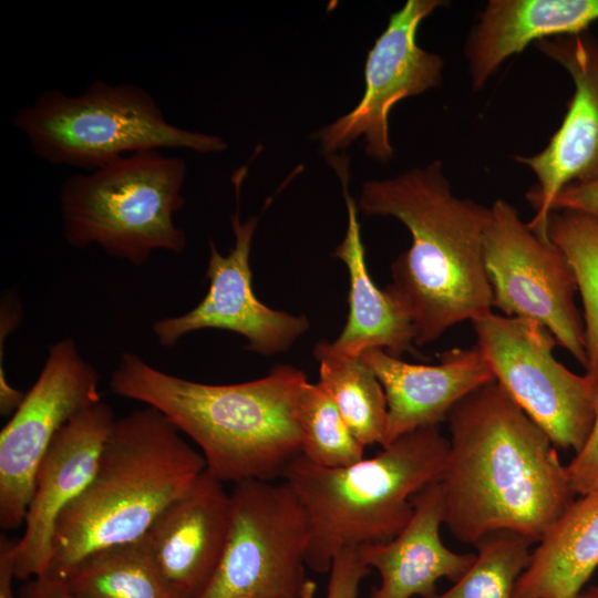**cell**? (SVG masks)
Segmentation results:
<instances>
[{"label": "cell", "instance_id": "obj_1", "mask_svg": "<svg viewBox=\"0 0 598 598\" xmlns=\"http://www.w3.org/2000/svg\"><path fill=\"white\" fill-rule=\"evenodd\" d=\"M446 421L440 484L450 533L473 545L495 530L538 543L575 496L549 436L495 380L461 400Z\"/></svg>", "mask_w": 598, "mask_h": 598}, {"label": "cell", "instance_id": "obj_2", "mask_svg": "<svg viewBox=\"0 0 598 598\" xmlns=\"http://www.w3.org/2000/svg\"><path fill=\"white\" fill-rule=\"evenodd\" d=\"M358 206L367 216L399 219L411 234L410 248L391 265L389 286L411 316L415 344L492 312L484 258L491 206L454 195L441 161L363 183Z\"/></svg>", "mask_w": 598, "mask_h": 598}, {"label": "cell", "instance_id": "obj_3", "mask_svg": "<svg viewBox=\"0 0 598 598\" xmlns=\"http://www.w3.org/2000/svg\"><path fill=\"white\" fill-rule=\"evenodd\" d=\"M306 374L276 365L261 379L205 384L163 372L125 352L110 389L164 413L200 448L206 471L224 482L274 481L301 455L297 396Z\"/></svg>", "mask_w": 598, "mask_h": 598}, {"label": "cell", "instance_id": "obj_4", "mask_svg": "<svg viewBox=\"0 0 598 598\" xmlns=\"http://www.w3.org/2000/svg\"><path fill=\"white\" fill-rule=\"evenodd\" d=\"M181 433L148 405L115 420L90 483L56 520L45 575L62 579L86 555L141 539L193 485L206 465Z\"/></svg>", "mask_w": 598, "mask_h": 598}, {"label": "cell", "instance_id": "obj_5", "mask_svg": "<svg viewBox=\"0 0 598 598\" xmlns=\"http://www.w3.org/2000/svg\"><path fill=\"white\" fill-rule=\"evenodd\" d=\"M447 452L448 439L432 425L348 466L324 467L302 455L290 462L281 478L308 515L307 567L328 573L341 550L394 538L413 514L412 497L440 481Z\"/></svg>", "mask_w": 598, "mask_h": 598}, {"label": "cell", "instance_id": "obj_6", "mask_svg": "<svg viewBox=\"0 0 598 598\" xmlns=\"http://www.w3.org/2000/svg\"><path fill=\"white\" fill-rule=\"evenodd\" d=\"M13 125L42 161L86 172L145 151L227 148L219 136L171 124L150 92L133 83L96 80L76 95L44 91L17 111Z\"/></svg>", "mask_w": 598, "mask_h": 598}, {"label": "cell", "instance_id": "obj_7", "mask_svg": "<svg viewBox=\"0 0 598 598\" xmlns=\"http://www.w3.org/2000/svg\"><path fill=\"white\" fill-rule=\"evenodd\" d=\"M183 158L145 151L87 173L74 174L59 192L62 231L75 248L97 245L133 265L155 250L182 254L184 231L174 215L184 206Z\"/></svg>", "mask_w": 598, "mask_h": 598}, {"label": "cell", "instance_id": "obj_8", "mask_svg": "<svg viewBox=\"0 0 598 598\" xmlns=\"http://www.w3.org/2000/svg\"><path fill=\"white\" fill-rule=\"evenodd\" d=\"M227 540L197 598H298L310 539L308 515L290 486L236 483Z\"/></svg>", "mask_w": 598, "mask_h": 598}, {"label": "cell", "instance_id": "obj_9", "mask_svg": "<svg viewBox=\"0 0 598 598\" xmlns=\"http://www.w3.org/2000/svg\"><path fill=\"white\" fill-rule=\"evenodd\" d=\"M472 324L494 380L557 448L578 453L594 424L598 382L556 360L554 336L534 320L488 312Z\"/></svg>", "mask_w": 598, "mask_h": 598}, {"label": "cell", "instance_id": "obj_10", "mask_svg": "<svg viewBox=\"0 0 598 598\" xmlns=\"http://www.w3.org/2000/svg\"><path fill=\"white\" fill-rule=\"evenodd\" d=\"M484 258L494 307L546 327L586 369L584 321L574 301L576 278L560 248L523 221L515 206L496 199L485 231Z\"/></svg>", "mask_w": 598, "mask_h": 598}, {"label": "cell", "instance_id": "obj_11", "mask_svg": "<svg viewBox=\"0 0 598 598\" xmlns=\"http://www.w3.org/2000/svg\"><path fill=\"white\" fill-rule=\"evenodd\" d=\"M99 373L65 338L50 344L33 385L0 434V525L24 523L38 466L56 433L101 401Z\"/></svg>", "mask_w": 598, "mask_h": 598}, {"label": "cell", "instance_id": "obj_12", "mask_svg": "<svg viewBox=\"0 0 598 598\" xmlns=\"http://www.w3.org/2000/svg\"><path fill=\"white\" fill-rule=\"evenodd\" d=\"M446 2L408 0L390 16L388 27L368 52L365 90L357 106L319 133L327 154L346 148L364 136L365 154L386 163L393 155L389 114L401 100L419 95L442 83L444 60L423 50L416 41L421 22Z\"/></svg>", "mask_w": 598, "mask_h": 598}, {"label": "cell", "instance_id": "obj_13", "mask_svg": "<svg viewBox=\"0 0 598 598\" xmlns=\"http://www.w3.org/2000/svg\"><path fill=\"white\" fill-rule=\"evenodd\" d=\"M534 47L567 71L574 83L563 122L547 145L534 155L514 156L536 177L526 194L535 210L528 226L548 238L549 215L559 193L598 179V38L585 31L545 39Z\"/></svg>", "mask_w": 598, "mask_h": 598}, {"label": "cell", "instance_id": "obj_14", "mask_svg": "<svg viewBox=\"0 0 598 598\" xmlns=\"http://www.w3.org/2000/svg\"><path fill=\"white\" fill-rule=\"evenodd\" d=\"M235 245L223 256L210 240L206 279L209 288L188 312L157 320L152 326L159 344L171 348L185 334L200 329H224L245 337L246 349L269 355L286 351L308 328L305 316L274 310L254 293L249 256L258 218L230 217Z\"/></svg>", "mask_w": 598, "mask_h": 598}, {"label": "cell", "instance_id": "obj_15", "mask_svg": "<svg viewBox=\"0 0 598 598\" xmlns=\"http://www.w3.org/2000/svg\"><path fill=\"white\" fill-rule=\"evenodd\" d=\"M115 420L101 400L73 416L52 440L38 466L24 533L16 547V578L48 573L56 520L90 483Z\"/></svg>", "mask_w": 598, "mask_h": 598}, {"label": "cell", "instance_id": "obj_16", "mask_svg": "<svg viewBox=\"0 0 598 598\" xmlns=\"http://www.w3.org/2000/svg\"><path fill=\"white\" fill-rule=\"evenodd\" d=\"M230 515V493L205 470L142 537L167 581L183 597L197 598L212 579L227 540Z\"/></svg>", "mask_w": 598, "mask_h": 598}, {"label": "cell", "instance_id": "obj_17", "mask_svg": "<svg viewBox=\"0 0 598 598\" xmlns=\"http://www.w3.org/2000/svg\"><path fill=\"white\" fill-rule=\"evenodd\" d=\"M360 357L385 393V445L420 427L440 425L461 400L494 381L476 346L447 350L433 365L404 362L382 349L365 350Z\"/></svg>", "mask_w": 598, "mask_h": 598}, {"label": "cell", "instance_id": "obj_18", "mask_svg": "<svg viewBox=\"0 0 598 598\" xmlns=\"http://www.w3.org/2000/svg\"><path fill=\"white\" fill-rule=\"evenodd\" d=\"M411 502L413 514L394 538L357 548L364 564L381 577L370 598H433L439 579L457 581L475 560L474 553L452 551L441 539L445 508L440 481L422 488Z\"/></svg>", "mask_w": 598, "mask_h": 598}, {"label": "cell", "instance_id": "obj_19", "mask_svg": "<svg viewBox=\"0 0 598 598\" xmlns=\"http://www.w3.org/2000/svg\"><path fill=\"white\" fill-rule=\"evenodd\" d=\"M329 162L342 183L348 213L346 236L333 256L349 271V315L340 336L333 342L317 343L315 354L354 358L369 349H382L394 357L414 353V329L406 307L390 286L379 289L367 269L358 208L348 193V159L332 155Z\"/></svg>", "mask_w": 598, "mask_h": 598}, {"label": "cell", "instance_id": "obj_20", "mask_svg": "<svg viewBox=\"0 0 598 598\" xmlns=\"http://www.w3.org/2000/svg\"><path fill=\"white\" fill-rule=\"evenodd\" d=\"M598 21V0H489L464 43L474 91L530 43L588 31Z\"/></svg>", "mask_w": 598, "mask_h": 598}, {"label": "cell", "instance_id": "obj_21", "mask_svg": "<svg viewBox=\"0 0 598 598\" xmlns=\"http://www.w3.org/2000/svg\"><path fill=\"white\" fill-rule=\"evenodd\" d=\"M598 567V488L579 495L532 549L513 598H577Z\"/></svg>", "mask_w": 598, "mask_h": 598}, {"label": "cell", "instance_id": "obj_22", "mask_svg": "<svg viewBox=\"0 0 598 598\" xmlns=\"http://www.w3.org/2000/svg\"><path fill=\"white\" fill-rule=\"evenodd\" d=\"M62 580L80 598H185L167 581L143 538L86 555Z\"/></svg>", "mask_w": 598, "mask_h": 598}, {"label": "cell", "instance_id": "obj_23", "mask_svg": "<svg viewBox=\"0 0 598 598\" xmlns=\"http://www.w3.org/2000/svg\"><path fill=\"white\" fill-rule=\"evenodd\" d=\"M318 384L333 400L354 436L364 446L385 445L388 405L384 390L361 357L315 354Z\"/></svg>", "mask_w": 598, "mask_h": 598}, {"label": "cell", "instance_id": "obj_24", "mask_svg": "<svg viewBox=\"0 0 598 598\" xmlns=\"http://www.w3.org/2000/svg\"><path fill=\"white\" fill-rule=\"evenodd\" d=\"M548 238L567 258L584 308L586 374L598 382V219L574 210L549 215Z\"/></svg>", "mask_w": 598, "mask_h": 598}, {"label": "cell", "instance_id": "obj_25", "mask_svg": "<svg viewBox=\"0 0 598 598\" xmlns=\"http://www.w3.org/2000/svg\"><path fill=\"white\" fill-rule=\"evenodd\" d=\"M302 433L301 455L324 467H342L364 458L365 446L354 436L329 394L308 379L297 396Z\"/></svg>", "mask_w": 598, "mask_h": 598}, {"label": "cell", "instance_id": "obj_26", "mask_svg": "<svg viewBox=\"0 0 598 598\" xmlns=\"http://www.w3.org/2000/svg\"><path fill=\"white\" fill-rule=\"evenodd\" d=\"M533 543L512 530H495L474 546L475 560L467 571L433 598H513L517 579L530 558Z\"/></svg>", "mask_w": 598, "mask_h": 598}, {"label": "cell", "instance_id": "obj_27", "mask_svg": "<svg viewBox=\"0 0 598 598\" xmlns=\"http://www.w3.org/2000/svg\"><path fill=\"white\" fill-rule=\"evenodd\" d=\"M369 571L357 548L341 550L331 563L326 598H358L361 581ZM316 582L307 579L298 598H316Z\"/></svg>", "mask_w": 598, "mask_h": 598}, {"label": "cell", "instance_id": "obj_28", "mask_svg": "<svg viewBox=\"0 0 598 598\" xmlns=\"http://www.w3.org/2000/svg\"><path fill=\"white\" fill-rule=\"evenodd\" d=\"M566 466L575 495H584L598 488V404L586 443Z\"/></svg>", "mask_w": 598, "mask_h": 598}, {"label": "cell", "instance_id": "obj_29", "mask_svg": "<svg viewBox=\"0 0 598 598\" xmlns=\"http://www.w3.org/2000/svg\"><path fill=\"white\" fill-rule=\"evenodd\" d=\"M554 210H574L598 219V179L564 188L553 204Z\"/></svg>", "mask_w": 598, "mask_h": 598}, {"label": "cell", "instance_id": "obj_30", "mask_svg": "<svg viewBox=\"0 0 598 598\" xmlns=\"http://www.w3.org/2000/svg\"><path fill=\"white\" fill-rule=\"evenodd\" d=\"M19 598H80L64 580L49 575L28 579L18 591Z\"/></svg>", "mask_w": 598, "mask_h": 598}, {"label": "cell", "instance_id": "obj_31", "mask_svg": "<svg viewBox=\"0 0 598 598\" xmlns=\"http://www.w3.org/2000/svg\"><path fill=\"white\" fill-rule=\"evenodd\" d=\"M18 539L1 534L0 537V598H19L13 592L14 553Z\"/></svg>", "mask_w": 598, "mask_h": 598}, {"label": "cell", "instance_id": "obj_32", "mask_svg": "<svg viewBox=\"0 0 598 598\" xmlns=\"http://www.w3.org/2000/svg\"><path fill=\"white\" fill-rule=\"evenodd\" d=\"M577 598H598V585L585 588Z\"/></svg>", "mask_w": 598, "mask_h": 598}]
</instances>
